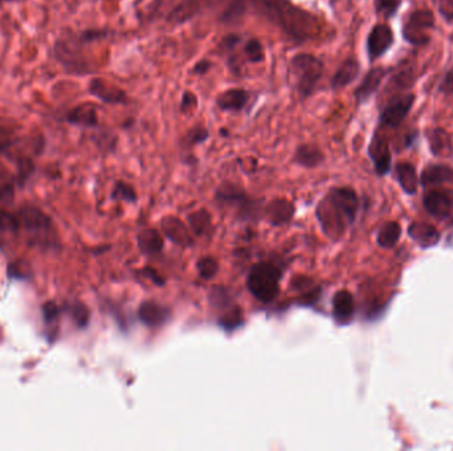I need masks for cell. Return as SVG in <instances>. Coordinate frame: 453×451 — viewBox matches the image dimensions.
<instances>
[{
	"label": "cell",
	"mask_w": 453,
	"mask_h": 451,
	"mask_svg": "<svg viewBox=\"0 0 453 451\" xmlns=\"http://www.w3.org/2000/svg\"><path fill=\"white\" fill-rule=\"evenodd\" d=\"M360 64L358 58L350 56L341 62V65L331 76L329 86L333 92H339L355 81L360 77Z\"/></svg>",
	"instance_id": "2e32d148"
},
{
	"label": "cell",
	"mask_w": 453,
	"mask_h": 451,
	"mask_svg": "<svg viewBox=\"0 0 453 451\" xmlns=\"http://www.w3.org/2000/svg\"><path fill=\"white\" fill-rule=\"evenodd\" d=\"M282 270L272 262H258L251 269L247 278V288L251 294L263 303H270L277 298Z\"/></svg>",
	"instance_id": "5b68a950"
},
{
	"label": "cell",
	"mask_w": 453,
	"mask_h": 451,
	"mask_svg": "<svg viewBox=\"0 0 453 451\" xmlns=\"http://www.w3.org/2000/svg\"><path fill=\"white\" fill-rule=\"evenodd\" d=\"M70 314L72 319L74 321V323L77 324L80 328L86 327V324L89 322V318H91V314L84 303L81 302L72 303L70 306Z\"/></svg>",
	"instance_id": "836d02e7"
},
{
	"label": "cell",
	"mask_w": 453,
	"mask_h": 451,
	"mask_svg": "<svg viewBox=\"0 0 453 451\" xmlns=\"http://www.w3.org/2000/svg\"><path fill=\"white\" fill-rule=\"evenodd\" d=\"M431 150L435 155H445L451 151V138L442 128L433 130L430 138Z\"/></svg>",
	"instance_id": "f546056e"
},
{
	"label": "cell",
	"mask_w": 453,
	"mask_h": 451,
	"mask_svg": "<svg viewBox=\"0 0 453 451\" xmlns=\"http://www.w3.org/2000/svg\"><path fill=\"white\" fill-rule=\"evenodd\" d=\"M215 62L211 61L209 58H200L194 65L192 69L190 70L191 76H197V77H203L206 74H209L211 70L214 69Z\"/></svg>",
	"instance_id": "74e56055"
},
{
	"label": "cell",
	"mask_w": 453,
	"mask_h": 451,
	"mask_svg": "<svg viewBox=\"0 0 453 451\" xmlns=\"http://www.w3.org/2000/svg\"><path fill=\"white\" fill-rule=\"evenodd\" d=\"M211 137L209 128L202 123H198L192 128H188L185 135L180 138V149L182 151H192L200 144L206 143Z\"/></svg>",
	"instance_id": "cb8c5ba5"
},
{
	"label": "cell",
	"mask_w": 453,
	"mask_h": 451,
	"mask_svg": "<svg viewBox=\"0 0 453 451\" xmlns=\"http://www.w3.org/2000/svg\"><path fill=\"white\" fill-rule=\"evenodd\" d=\"M369 155L372 158L374 167L378 175H386L390 171L391 167V152L387 139L376 130L372 135L370 146H369Z\"/></svg>",
	"instance_id": "9a60e30c"
},
{
	"label": "cell",
	"mask_w": 453,
	"mask_h": 451,
	"mask_svg": "<svg viewBox=\"0 0 453 451\" xmlns=\"http://www.w3.org/2000/svg\"><path fill=\"white\" fill-rule=\"evenodd\" d=\"M421 184L424 187L442 184L453 180V170L444 164H435L427 167L421 174Z\"/></svg>",
	"instance_id": "7402d4cb"
},
{
	"label": "cell",
	"mask_w": 453,
	"mask_h": 451,
	"mask_svg": "<svg viewBox=\"0 0 453 451\" xmlns=\"http://www.w3.org/2000/svg\"><path fill=\"white\" fill-rule=\"evenodd\" d=\"M112 197L114 200L133 203L137 200V192L133 188V185L128 184L125 182H117L114 188H113V192H112Z\"/></svg>",
	"instance_id": "d6a6232c"
},
{
	"label": "cell",
	"mask_w": 453,
	"mask_h": 451,
	"mask_svg": "<svg viewBox=\"0 0 453 451\" xmlns=\"http://www.w3.org/2000/svg\"><path fill=\"white\" fill-rule=\"evenodd\" d=\"M202 15H209L224 25H237L248 16H255L279 29L296 46L324 36L321 18L293 0H178L164 20L176 27Z\"/></svg>",
	"instance_id": "6da1fadb"
},
{
	"label": "cell",
	"mask_w": 453,
	"mask_h": 451,
	"mask_svg": "<svg viewBox=\"0 0 453 451\" xmlns=\"http://www.w3.org/2000/svg\"><path fill=\"white\" fill-rule=\"evenodd\" d=\"M138 245L142 253L147 255H157L163 249L162 236L157 229H145L140 233Z\"/></svg>",
	"instance_id": "484cf974"
},
{
	"label": "cell",
	"mask_w": 453,
	"mask_h": 451,
	"mask_svg": "<svg viewBox=\"0 0 453 451\" xmlns=\"http://www.w3.org/2000/svg\"><path fill=\"white\" fill-rule=\"evenodd\" d=\"M440 92L444 93L448 97H453V69L449 70L444 79H442V83L439 86Z\"/></svg>",
	"instance_id": "ab89813d"
},
{
	"label": "cell",
	"mask_w": 453,
	"mask_h": 451,
	"mask_svg": "<svg viewBox=\"0 0 453 451\" xmlns=\"http://www.w3.org/2000/svg\"><path fill=\"white\" fill-rule=\"evenodd\" d=\"M293 213H294L293 204L285 198H277V200L272 201L270 206L268 207L269 221L273 225H284V224L289 222L293 217Z\"/></svg>",
	"instance_id": "603a6c76"
},
{
	"label": "cell",
	"mask_w": 453,
	"mask_h": 451,
	"mask_svg": "<svg viewBox=\"0 0 453 451\" xmlns=\"http://www.w3.org/2000/svg\"><path fill=\"white\" fill-rule=\"evenodd\" d=\"M242 56L245 62L248 64H263L267 58V52L265 46L263 41L256 37V36H249L244 39L242 44Z\"/></svg>",
	"instance_id": "44dd1931"
},
{
	"label": "cell",
	"mask_w": 453,
	"mask_h": 451,
	"mask_svg": "<svg viewBox=\"0 0 453 451\" xmlns=\"http://www.w3.org/2000/svg\"><path fill=\"white\" fill-rule=\"evenodd\" d=\"M88 93L103 104L110 106H128L131 102L129 93L103 77H92L88 83Z\"/></svg>",
	"instance_id": "9c48e42d"
},
{
	"label": "cell",
	"mask_w": 453,
	"mask_h": 451,
	"mask_svg": "<svg viewBox=\"0 0 453 451\" xmlns=\"http://www.w3.org/2000/svg\"><path fill=\"white\" fill-rule=\"evenodd\" d=\"M244 36L237 32L227 34L223 36L221 41L216 46V52L221 58H224L225 65L235 77H242L243 74V56L239 55L242 52V44L244 41Z\"/></svg>",
	"instance_id": "ba28073f"
},
{
	"label": "cell",
	"mask_w": 453,
	"mask_h": 451,
	"mask_svg": "<svg viewBox=\"0 0 453 451\" xmlns=\"http://www.w3.org/2000/svg\"><path fill=\"white\" fill-rule=\"evenodd\" d=\"M402 0H374L375 12L384 19H391L395 16L396 11L399 10Z\"/></svg>",
	"instance_id": "1f68e13d"
},
{
	"label": "cell",
	"mask_w": 453,
	"mask_h": 451,
	"mask_svg": "<svg viewBox=\"0 0 453 451\" xmlns=\"http://www.w3.org/2000/svg\"><path fill=\"white\" fill-rule=\"evenodd\" d=\"M113 31L109 28H88L79 32H64L52 46V58L70 76L93 74L92 62L85 55V48L109 39Z\"/></svg>",
	"instance_id": "7a4b0ae2"
},
{
	"label": "cell",
	"mask_w": 453,
	"mask_h": 451,
	"mask_svg": "<svg viewBox=\"0 0 453 451\" xmlns=\"http://www.w3.org/2000/svg\"><path fill=\"white\" fill-rule=\"evenodd\" d=\"M13 196V187L8 182L0 180V201L10 200Z\"/></svg>",
	"instance_id": "b9f144b4"
},
{
	"label": "cell",
	"mask_w": 453,
	"mask_h": 451,
	"mask_svg": "<svg viewBox=\"0 0 453 451\" xmlns=\"http://www.w3.org/2000/svg\"><path fill=\"white\" fill-rule=\"evenodd\" d=\"M439 12L442 13V18H445L448 22H452L453 0H440L439 1Z\"/></svg>",
	"instance_id": "60d3db41"
},
{
	"label": "cell",
	"mask_w": 453,
	"mask_h": 451,
	"mask_svg": "<svg viewBox=\"0 0 453 451\" xmlns=\"http://www.w3.org/2000/svg\"><path fill=\"white\" fill-rule=\"evenodd\" d=\"M324 74L325 62L314 53L298 52L289 60L288 76L291 79V88L301 102L313 98L317 94Z\"/></svg>",
	"instance_id": "277c9868"
},
{
	"label": "cell",
	"mask_w": 453,
	"mask_h": 451,
	"mask_svg": "<svg viewBox=\"0 0 453 451\" xmlns=\"http://www.w3.org/2000/svg\"><path fill=\"white\" fill-rule=\"evenodd\" d=\"M394 44V32L387 24H376L372 28L366 40L369 61L374 62L383 58L386 52Z\"/></svg>",
	"instance_id": "7c38bea8"
},
{
	"label": "cell",
	"mask_w": 453,
	"mask_h": 451,
	"mask_svg": "<svg viewBox=\"0 0 453 451\" xmlns=\"http://www.w3.org/2000/svg\"><path fill=\"white\" fill-rule=\"evenodd\" d=\"M20 229V221L18 216L7 210H0V231L16 233Z\"/></svg>",
	"instance_id": "8d00e7d4"
},
{
	"label": "cell",
	"mask_w": 453,
	"mask_h": 451,
	"mask_svg": "<svg viewBox=\"0 0 453 451\" xmlns=\"http://www.w3.org/2000/svg\"><path fill=\"white\" fill-rule=\"evenodd\" d=\"M106 1H121V0H106Z\"/></svg>",
	"instance_id": "ee69618b"
},
{
	"label": "cell",
	"mask_w": 453,
	"mask_h": 451,
	"mask_svg": "<svg viewBox=\"0 0 453 451\" xmlns=\"http://www.w3.org/2000/svg\"><path fill=\"white\" fill-rule=\"evenodd\" d=\"M400 227L398 222H387L384 224L383 227L381 228V231L378 233V243L384 248V249H388V248H393L395 246L399 237H400Z\"/></svg>",
	"instance_id": "f1b7e54d"
},
{
	"label": "cell",
	"mask_w": 453,
	"mask_h": 451,
	"mask_svg": "<svg viewBox=\"0 0 453 451\" xmlns=\"http://www.w3.org/2000/svg\"><path fill=\"white\" fill-rule=\"evenodd\" d=\"M188 222H190L192 231H195L198 236H202L209 231V227H211V216L207 210L202 209V210L194 212L192 215H190Z\"/></svg>",
	"instance_id": "4dcf8cb0"
},
{
	"label": "cell",
	"mask_w": 453,
	"mask_h": 451,
	"mask_svg": "<svg viewBox=\"0 0 453 451\" xmlns=\"http://www.w3.org/2000/svg\"><path fill=\"white\" fill-rule=\"evenodd\" d=\"M138 316L142 323L149 327H159L170 319L171 311L166 306H162L159 303L145 302L140 304Z\"/></svg>",
	"instance_id": "d6986e66"
},
{
	"label": "cell",
	"mask_w": 453,
	"mask_h": 451,
	"mask_svg": "<svg viewBox=\"0 0 453 451\" xmlns=\"http://www.w3.org/2000/svg\"><path fill=\"white\" fill-rule=\"evenodd\" d=\"M387 74H388V69L382 67H374L365 74L360 85L354 90V100L358 107L360 105L366 104L372 100V95L379 90L382 81Z\"/></svg>",
	"instance_id": "4fadbf2b"
},
{
	"label": "cell",
	"mask_w": 453,
	"mask_h": 451,
	"mask_svg": "<svg viewBox=\"0 0 453 451\" xmlns=\"http://www.w3.org/2000/svg\"><path fill=\"white\" fill-rule=\"evenodd\" d=\"M396 177L402 188L406 191L407 194H415L418 188V176L415 167L409 163H399L396 166Z\"/></svg>",
	"instance_id": "83f0119b"
},
{
	"label": "cell",
	"mask_w": 453,
	"mask_h": 451,
	"mask_svg": "<svg viewBox=\"0 0 453 451\" xmlns=\"http://www.w3.org/2000/svg\"><path fill=\"white\" fill-rule=\"evenodd\" d=\"M435 27V16L430 10H416L411 12L403 25L402 34L405 40L412 46H426L430 43L428 35L431 29Z\"/></svg>",
	"instance_id": "8992f818"
},
{
	"label": "cell",
	"mask_w": 453,
	"mask_h": 451,
	"mask_svg": "<svg viewBox=\"0 0 453 451\" xmlns=\"http://www.w3.org/2000/svg\"><path fill=\"white\" fill-rule=\"evenodd\" d=\"M291 161L303 168H317L325 162V154L320 149L318 144L306 142L296 147Z\"/></svg>",
	"instance_id": "ac0fdd59"
},
{
	"label": "cell",
	"mask_w": 453,
	"mask_h": 451,
	"mask_svg": "<svg viewBox=\"0 0 453 451\" xmlns=\"http://www.w3.org/2000/svg\"><path fill=\"white\" fill-rule=\"evenodd\" d=\"M415 104V94H406L393 100L379 114L381 128H396L406 118Z\"/></svg>",
	"instance_id": "8fae6325"
},
{
	"label": "cell",
	"mask_w": 453,
	"mask_h": 451,
	"mask_svg": "<svg viewBox=\"0 0 453 451\" xmlns=\"http://www.w3.org/2000/svg\"><path fill=\"white\" fill-rule=\"evenodd\" d=\"M409 236L424 248L432 246L433 243H438L440 237L439 231L433 227H431L428 224H420V222L409 227Z\"/></svg>",
	"instance_id": "4316f807"
},
{
	"label": "cell",
	"mask_w": 453,
	"mask_h": 451,
	"mask_svg": "<svg viewBox=\"0 0 453 451\" xmlns=\"http://www.w3.org/2000/svg\"><path fill=\"white\" fill-rule=\"evenodd\" d=\"M162 228L164 236L178 245H188L191 241L185 224L176 217H167L162 220Z\"/></svg>",
	"instance_id": "d4e9b609"
},
{
	"label": "cell",
	"mask_w": 453,
	"mask_h": 451,
	"mask_svg": "<svg viewBox=\"0 0 453 451\" xmlns=\"http://www.w3.org/2000/svg\"><path fill=\"white\" fill-rule=\"evenodd\" d=\"M41 310H43V318L46 323H55L58 321L60 309L55 302H47L46 304H43Z\"/></svg>",
	"instance_id": "f35d334b"
},
{
	"label": "cell",
	"mask_w": 453,
	"mask_h": 451,
	"mask_svg": "<svg viewBox=\"0 0 453 451\" xmlns=\"http://www.w3.org/2000/svg\"><path fill=\"white\" fill-rule=\"evenodd\" d=\"M18 219L20 221V228L34 238L46 237L52 231L53 222L46 212L36 207H24L18 212Z\"/></svg>",
	"instance_id": "30bf717a"
},
{
	"label": "cell",
	"mask_w": 453,
	"mask_h": 451,
	"mask_svg": "<svg viewBox=\"0 0 453 451\" xmlns=\"http://www.w3.org/2000/svg\"><path fill=\"white\" fill-rule=\"evenodd\" d=\"M424 207L431 216L439 220L448 219L453 213L452 191H432L424 198Z\"/></svg>",
	"instance_id": "e0dca14e"
},
{
	"label": "cell",
	"mask_w": 453,
	"mask_h": 451,
	"mask_svg": "<svg viewBox=\"0 0 453 451\" xmlns=\"http://www.w3.org/2000/svg\"><path fill=\"white\" fill-rule=\"evenodd\" d=\"M64 122L80 128H96L100 126L98 107L91 102L76 105L64 116Z\"/></svg>",
	"instance_id": "5bb4252c"
},
{
	"label": "cell",
	"mask_w": 453,
	"mask_h": 451,
	"mask_svg": "<svg viewBox=\"0 0 453 451\" xmlns=\"http://www.w3.org/2000/svg\"><path fill=\"white\" fill-rule=\"evenodd\" d=\"M257 101V94L243 88H228L219 93L215 98L216 107L224 113H243L248 112Z\"/></svg>",
	"instance_id": "52a82bcc"
},
{
	"label": "cell",
	"mask_w": 453,
	"mask_h": 451,
	"mask_svg": "<svg viewBox=\"0 0 453 451\" xmlns=\"http://www.w3.org/2000/svg\"><path fill=\"white\" fill-rule=\"evenodd\" d=\"M354 315V299L346 290L336 292L333 298V318L339 324L349 323Z\"/></svg>",
	"instance_id": "ffe728a7"
},
{
	"label": "cell",
	"mask_w": 453,
	"mask_h": 451,
	"mask_svg": "<svg viewBox=\"0 0 453 451\" xmlns=\"http://www.w3.org/2000/svg\"><path fill=\"white\" fill-rule=\"evenodd\" d=\"M25 0H0V6L4 4H15V3H24Z\"/></svg>",
	"instance_id": "7bdbcfd3"
},
{
	"label": "cell",
	"mask_w": 453,
	"mask_h": 451,
	"mask_svg": "<svg viewBox=\"0 0 453 451\" xmlns=\"http://www.w3.org/2000/svg\"><path fill=\"white\" fill-rule=\"evenodd\" d=\"M199 106L198 95L192 90H185L182 94L180 102H179V113L183 116H188L194 113Z\"/></svg>",
	"instance_id": "e575fe53"
},
{
	"label": "cell",
	"mask_w": 453,
	"mask_h": 451,
	"mask_svg": "<svg viewBox=\"0 0 453 451\" xmlns=\"http://www.w3.org/2000/svg\"><path fill=\"white\" fill-rule=\"evenodd\" d=\"M197 269H198L200 277L204 279H211L215 277L218 270H219V265L218 261L212 257H206V258H200L198 264H197Z\"/></svg>",
	"instance_id": "d590c367"
},
{
	"label": "cell",
	"mask_w": 453,
	"mask_h": 451,
	"mask_svg": "<svg viewBox=\"0 0 453 451\" xmlns=\"http://www.w3.org/2000/svg\"><path fill=\"white\" fill-rule=\"evenodd\" d=\"M358 207L360 200L353 188L337 187L320 201L315 213L326 234L337 238L354 222Z\"/></svg>",
	"instance_id": "3957f363"
}]
</instances>
